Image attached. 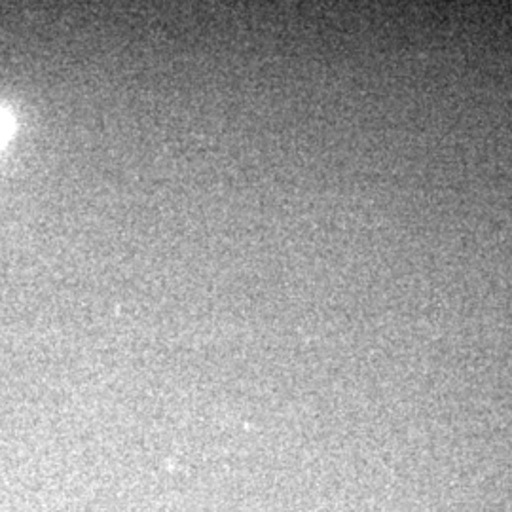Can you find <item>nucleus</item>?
<instances>
[{"instance_id":"f257e3e1","label":"nucleus","mask_w":512,"mask_h":512,"mask_svg":"<svg viewBox=\"0 0 512 512\" xmlns=\"http://www.w3.org/2000/svg\"><path fill=\"white\" fill-rule=\"evenodd\" d=\"M12 133H14V116L10 110L0 107V150L8 143Z\"/></svg>"}]
</instances>
